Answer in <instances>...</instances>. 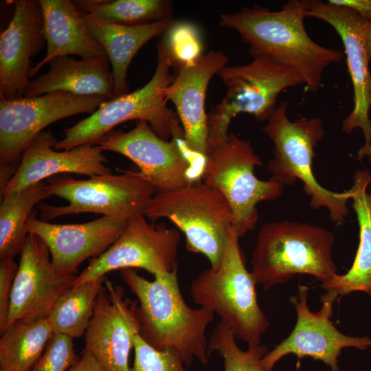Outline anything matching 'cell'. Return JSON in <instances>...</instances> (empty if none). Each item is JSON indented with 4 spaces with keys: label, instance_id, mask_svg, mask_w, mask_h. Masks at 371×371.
<instances>
[{
    "label": "cell",
    "instance_id": "obj_1",
    "mask_svg": "<svg viewBox=\"0 0 371 371\" xmlns=\"http://www.w3.org/2000/svg\"><path fill=\"white\" fill-rule=\"evenodd\" d=\"M309 0H290L280 10L271 11L258 5L240 11L223 13L219 24L240 35L254 57L267 56L277 63L298 72L306 89L315 92L322 86L326 68L342 60L344 54L320 45L307 34Z\"/></svg>",
    "mask_w": 371,
    "mask_h": 371
},
{
    "label": "cell",
    "instance_id": "obj_2",
    "mask_svg": "<svg viewBox=\"0 0 371 371\" xmlns=\"http://www.w3.org/2000/svg\"><path fill=\"white\" fill-rule=\"evenodd\" d=\"M120 276L137 299L142 338L157 350L174 349L187 367L195 359L207 364L205 330L214 313L188 305L180 290L177 267L170 273L155 275L153 281L139 276L134 269H122Z\"/></svg>",
    "mask_w": 371,
    "mask_h": 371
},
{
    "label": "cell",
    "instance_id": "obj_3",
    "mask_svg": "<svg viewBox=\"0 0 371 371\" xmlns=\"http://www.w3.org/2000/svg\"><path fill=\"white\" fill-rule=\"evenodd\" d=\"M335 239L331 231L308 223H266L258 233L251 272L265 290L297 274L329 281L338 274L333 258Z\"/></svg>",
    "mask_w": 371,
    "mask_h": 371
},
{
    "label": "cell",
    "instance_id": "obj_4",
    "mask_svg": "<svg viewBox=\"0 0 371 371\" xmlns=\"http://www.w3.org/2000/svg\"><path fill=\"white\" fill-rule=\"evenodd\" d=\"M155 73L144 87L102 102L90 116L65 128L64 137L54 148L69 150L83 145H96L116 126L128 120H146L163 139L170 140L183 127L177 113L166 106L167 87L173 81L172 59L161 41L157 45Z\"/></svg>",
    "mask_w": 371,
    "mask_h": 371
},
{
    "label": "cell",
    "instance_id": "obj_5",
    "mask_svg": "<svg viewBox=\"0 0 371 371\" xmlns=\"http://www.w3.org/2000/svg\"><path fill=\"white\" fill-rule=\"evenodd\" d=\"M239 238L232 227L221 265L216 270L201 271L190 291L194 302L217 314L236 339L257 346L269 321L258 304L257 282L245 267Z\"/></svg>",
    "mask_w": 371,
    "mask_h": 371
},
{
    "label": "cell",
    "instance_id": "obj_6",
    "mask_svg": "<svg viewBox=\"0 0 371 371\" xmlns=\"http://www.w3.org/2000/svg\"><path fill=\"white\" fill-rule=\"evenodd\" d=\"M288 102L276 106L263 131L273 144V157L268 164L272 177L285 185L297 179L310 196L313 209L326 207L330 218L341 224L349 210L348 202L352 190L336 192L318 183L313 172L315 148L324 136V124L319 117H301L292 122L287 115Z\"/></svg>",
    "mask_w": 371,
    "mask_h": 371
},
{
    "label": "cell",
    "instance_id": "obj_7",
    "mask_svg": "<svg viewBox=\"0 0 371 371\" xmlns=\"http://www.w3.org/2000/svg\"><path fill=\"white\" fill-rule=\"evenodd\" d=\"M217 75L227 91L207 113V153L227 138L229 126L238 114L247 113L258 120L267 121L282 91L305 85L298 72L267 56L255 57L245 65H227Z\"/></svg>",
    "mask_w": 371,
    "mask_h": 371
},
{
    "label": "cell",
    "instance_id": "obj_8",
    "mask_svg": "<svg viewBox=\"0 0 371 371\" xmlns=\"http://www.w3.org/2000/svg\"><path fill=\"white\" fill-rule=\"evenodd\" d=\"M144 215L150 221L169 219L186 236L189 251L203 254L213 270L221 265L233 214L224 196L199 181L180 189L157 192L148 202Z\"/></svg>",
    "mask_w": 371,
    "mask_h": 371
},
{
    "label": "cell",
    "instance_id": "obj_9",
    "mask_svg": "<svg viewBox=\"0 0 371 371\" xmlns=\"http://www.w3.org/2000/svg\"><path fill=\"white\" fill-rule=\"evenodd\" d=\"M261 164L251 142L233 133L206 155L201 179L226 199L239 237L254 227L257 205L279 197L284 186L272 177L266 181L257 178L254 170Z\"/></svg>",
    "mask_w": 371,
    "mask_h": 371
},
{
    "label": "cell",
    "instance_id": "obj_10",
    "mask_svg": "<svg viewBox=\"0 0 371 371\" xmlns=\"http://www.w3.org/2000/svg\"><path fill=\"white\" fill-rule=\"evenodd\" d=\"M96 146L125 156L139 168L136 174L157 192L187 187L201 181L205 158L187 146L184 134L170 140L161 138L146 120H137L128 132L111 131Z\"/></svg>",
    "mask_w": 371,
    "mask_h": 371
},
{
    "label": "cell",
    "instance_id": "obj_11",
    "mask_svg": "<svg viewBox=\"0 0 371 371\" xmlns=\"http://www.w3.org/2000/svg\"><path fill=\"white\" fill-rule=\"evenodd\" d=\"M46 187L51 196L63 198L69 203L65 206L39 204L41 218L44 221L83 212L129 221L144 214L148 202L157 192L153 185L129 170L122 175L104 174L85 180L63 175L49 179Z\"/></svg>",
    "mask_w": 371,
    "mask_h": 371
},
{
    "label": "cell",
    "instance_id": "obj_12",
    "mask_svg": "<svg viewBox=\"0 0 371 371\" xmlns=\"http://www.w3.org/2000/svg\"><path fill=\"white\" fill-rule=\"evenodd\" d=\"M109 98L56 91L36 97L0 100L1 188L14 174L13 165L49 124L79 113L92 114Z\"/></svg>",
    "mask_w": 371,
    "mask_h": 371
},
{
    "label": "cell",
    "instance_id": "obj_13",
    "mask_svg": "<svg viewBox=\"0 0 371 371\" xmlns=\"http://www.w3.org/2000/svg\"><path fill=\"white\" fill-rule=\"evenodd\" d=\"M308 286L299 284L297 293L290 297L297 315L296 323L290 335L261 359L267 371H271L279 360L289 354L299 360L308 357L321 361L331 371H340L338 357L343 348L366 350L371 347V337L348 336L334 326L330 317L333 304L338 298L334 293L326 291L322 295L321 308L312 312L308 305Z\"/></svg>",
    "mask_w": 371,
    "mask_h": 371
},
{
    "label": "cell",
    "instance_id": "obj_14",
    "mask_svg": "<svg viewBox=\"0 0 371 371\" xmlns=\"http://www.w3.org/2000/svg\"><path fill=\"white\" fill-rule=\"evenodd\" d=\"M181 234L177 227L147 221L144 214L131 218L116 241L92 258L73 286L105 277L115 270L139 268L153 276L172 272L177 267Z\"/></svg>",
    "mask_w": 371,
    "mask_h": 371
},
{
    "label": "cell",
    "instance_id": "obj_15",
    "mask_svg": "<svg viewBox=\"0 0 371 371\" xmlns=\"http://www.w3.org/2000/svg\"><path fill=\"white\" fill-rule=\"evenodd\" d=\"M307 17L325 21L341 39L354 92L353 108L342 122V131L350 133L361 130L364 144L357 158L361 161L367 157L371 163V73L366 38L369 21L352 10L319 0L309 1Z\"/></svg>",
    "mask_w": 371,
    "mask_h": 371
},
{
    "label": "cell",
    "instance_id": "obj_16",
    "mask_svg": "<svg viewBox=\"0 0 371 371\" xmlns=\"http://www.w3.org/2000/svg\"><path fill=\"white\" fill-rule=\"evenodd\" d=\"M76 277L57 273L45 242L29 234L13 284L5 328L16 322L47 319L59 298L73 286Z\"/></svg>",
    "mask_w": 371,
    "mask_h": 371
},
{
    "label": "cell",
    "instance_id": "obj_17",
    "mask_svg": "<svg viewBox=\"0 0 371 371\" xmlns=\"http://www.w3.org/2000/svg\"><path fill=\"white\" fill-rule=\"evenodd\" d=\"M138 302L124 297L122 286L106 278L85 334V350L91 352L104 371H129L128 358L140 333Z\"/></svg>",
    "mask_w": 371,
    "mask_h": 371
},
{
    "label": "cell",
    "instance_id": "obj_18",
    "mask_svg": "<svg viewBox=\"0 0 371 371\" xmlns=\"http://www.w3.org/2000/svg\"><path fill=\"white\" fill-rule=\"evenodd\" d=\"M126 219L103 216L78 224H54L30 216L29 234L39 236L47 246L52 267L61 276L76 275L85 260L104 253L125 229Z\"/></svg>",
    "mask_w": 371,
    "mask_h": 371
},
{
    "label": "cell",
    "instance_id": "obj_19",
    "mask_svg": "<svg viewBox=\"0 0 371 371\" xmlns=\"http://www.w3.org/2000/svg\"><path fill=\"white\" fill-rule=\"evenodd\" d=\"M12 3L13 16L0 36V98L7 100L25 96L30 82V60L45 43L40 1Z\"/></svg>",
    "mask_w": 371,
    "mask_h": 371
},
{
    "label": "cell",
    "instance_id": "obj_20",
    "mask_svg": "<svg viewBox=\"0 0 371 371\" xmlns=\"http://www.w3.org/2000/svg\"><path fill=\"white\" fill-rule=\"evenodd\" d=\"M58 141L50 131H43L23 151L19 167L1 188V199L58 174H80L90 177L111 173L108 159L96 145L56 150Z\"/></svg>",
    "mask_w": 371,
    "mask_h": 371
},
{
    "label": "cell",
    "instance_id": "obj_21",
    "mask_svg": "<svg viewBox=\"0 0 371 371\" xmlns=\"http://www.w3.org/2000/svg\"><path fill=\"white\" fill-rule=\"evenodd\" d=\"M229 58L220 50L210 51L194 63L178 67L166 91L175 106L183 128L185 142L194 153L205 157L207 151V113L205 100L211 78L227 66Z\"/></svg>",
    "mask_w": 371,
    "mask_h": 371
},
{
    "label": "cell",
    "instance_id": "obj_22",
    "mask_svg": "<svg viewBox=\"0 0 371 371\" xmlns=\"http://www.w3.org/2000/svg\"><path fill=\"white\" fill-rule=\"evenodd\" d=\"M43 16L47 52L32 67L34 76L45 65L63 56L76 55L81 58L106 56L83 19L82 12L69 0H39Z\"/></svg>",
    "mask_w": 371,
    "mask_h": 371
},
{
    "label": "cell",
    "instance_id": "obj_23",
    "mask_svg": "<svg viewBox=\"0 0 371 371\" xmlns=\"http://www.w3.org/2000/svg\"><path fill=\"white\" fill-rule=\"evenodd\" d=\"M48 64L49 69L46 74L30 80L24 97L67 91L77 95L114 98L113 73L107 56L80 60L63 56Z\"/></svg>",
    "mask_w": 371,
    "mask_h": 371
},
{
    "label": "cell",
    "instance_id": "obj_24",
    "mask_svg": "<svg viewBox=\"0 0 371 371\" xmlns=\"http://www.w3.org/2000/svg\"><path fill=\"white\" fill-rule=\"evenodd\" d=\"M89 31L104 49L112 67L114 98L128 93L126 74L132 59L151 38L164 34L172 19L146 25L128 26L106 21L82 12Z\"/></svg>",
    "mask_w": 371,
    "mask_h": 371
},
{
    "label": "cell",
    "instance_id": "obj_25",
    "mask_svg": "<svg viewBox=\"0 0 371 371\" xmlns=\"http://www.w3.org/2000/svg\"><path fill=\"white\" fill-rule=\"evenodd\" d=\"M353 208L359 227V247L350 269L321 283L326 291L337 297L356 291L364 292L371 299V173L368 170L356 172L351 187Z\"/></svg>",
    "mask_w": 371,
    "mask_h": 371
},
{
    "label": "cell",
    "instance_id": "obj_26",
    "mask_svg": "<svg viewBox=\"0 0 371 371\" xmlns=\"http://www.w3.org/2000/svg\"><path fill=\"white\" fill-rule=\"evenodd\" d=\"M46 184L39 182L2 198L0 206V261L21 254L29 232L27 221L33 207L49 197Z\"/></svg>",
    "mask_w": 371,
    "mask_h": 371
},
{
    "label": "cell",
    "instance_id": "obj_27",
    "mask_svg": "<svg viewBox=\"0 0 371 371\" xmlns=\"http://www.w3.org/2000/svg\"><path fill=\"white\" fill-rule=\"evenodd\" d=\"M49 319L16 322L1 333L0 369L29 371L54 334Z\"/></svg>",
    "mask_w": 371,
    "mask_h": 371
},
{
    "label": "cell",
    "instance_id": "obj_28",
    "mask_svg": "<svg viewBox=\"0 0 371 371\" xmlns=\"http://www.w3.org/2000/svg\"><path fill=\"white\" fill-rule=\"evenodd\" d=\"M106 278L73 286L59 298L47 317L54 333L73 339L85 335Z\"/></svg>",
    "mask_w": 371,
    "mask_h": 371
},
{
    "label": "cell",
    "instance_id": "obj_29",
    "mask_svg": "<svg viewBox=\"0 0 371 371\" xmlns=\"http://www.w3.org/2000/svg\"><path fill=\"white\" fill-rule=\"evenodd\" d=\"M81 12L116 24L135 26L172 19V3L168 0H78Z\"/></svg>",
    "mask_w": 371,
    "mask_h": 371
},
{
    "label": "cell",
    "instance_id": "obj_30",
    "mask_svg": "<svg viewBox=\"0 0 371 371\" xmlns=\"http://www.w3.org/2000/svg\"><path fill=\"white\" fill-rule=\"evenodd\" d=\"M216 352L223 359L224 371H267L261 359L268 352L264 346H248L246 350L236 344L230 328L219 322L210 336L209 355Z\"/></svg>",
    "mask_w": 371,
    "mask_h": 371
},
{
    "label": "cell",
    "instance_id": "obj_31",
    "mask_svg": "<svg viewBox=\"0 0 371 371\" xmlns=\"http://www.w3.org/2000/svg\"><path fill=\"white\" fill-rule=\"evenodd\" d=\"M164 36L162 41L178 67L190 65L203 56L201 35L194 25L173 21Z\"/></svg>",
    "mask_w": 371,
    "mask_h": 371
},
{
    "label": "cell",
    "instance_id": "obj_32",
    "mask_svg": "<svg viewBox=\"0 0 371 371\" xmlns=\"http://www.w3.org/2000/svg\"><path fill=\"white\" fill-rule=\"evenodd\" d=\"M134 361L129 371H187L180 355L174 349L159 350L146 342L139 334L134 339Z\"/></svg>",
    "mask_w": 371,
    "mask_h": 371
},
{
    "label": "cell",
    "instance_id": "obj_33",
    "mask_svg": "<svg viewBox=\"0 0 371 371\" xmlns=\"http://www.w3.org/2000/svg\"><path fill=\"white\" fill-rule=\"evenodd\" d=\"M73 339L54 333L42 355L29 371H67L78 360Z\"/></svg>",
    "mask_w": 371,
    "mask_h": 371
},
{
    "label": "cell",
    "instance_id": "obj_34",
    "mask_svg": "<svg viewBox=\"0 0 371 371\" xmlns=\"http://www.w3.org/2000/svg\"><path fill=\"white\" fill-rule=\"evenodd\" d=\"M19 265L14 259L0 261V333L7 324L11 295Z\"/></svg>",
    "mask_w": 371,
    "mask_h": 371
},
{
    "label": "cell",
    "instance_id": "obj_35",
    "mask_svg": "<svg viewBox=\"0 0 371 371\" xmlns=\"http://www.w3.org/2000/svg\"><path fill=\"white\" fill-rule=\"evenodd\" d=\"M327 2L352 10L368 21L371 20V0H328Z\"/></svg>",
    "mask_w": 371,
    "mask_h": 371
},
{
    "label": "cell",
    "instance_id": "obj_36",
    "mask_svg": "<svg viewBox=\"0 0 371 371\" xmlns=\"http://www.w3.org/2000/svg\"><path fill=\"white\" fill-rule=\"evenodd\" d=\"M67 371H104L102 366L93 355L84 350L80 359H78Z\"/></svg>",
    "mask_w": 371,
    "mask_h": 371
},
{
    "label": "cell",
    "instance_id": "obj_37",
    "mask_svg": "<svg viewBox=\"0 0 371 371\" xmlns=\"http://www.w3.org/2000/svg\"><path fill=\"white\" fill-rule=\"evenodd\" d=\"M366 38L367 51H368L369 58L371 60V20L369 21V23L367 27Z\"/></svg>",
    "mask_w": 371,
    "mask_h": 371
},
{
    "label": "cell",
    "instance_id": "obj_38",
    "mask_svg": "<svg viewBox=\"0 0 371 371\" xmlns=\"http://www.w3.org/2000/svg\"><path fill=\"white\" fill-rule=\"evenodd\" d=\"M0 371H7V370H3V369H0Z\"/></svg>",
    "mask_w": 371,
    "mask_h": 371
}]
</instances>
